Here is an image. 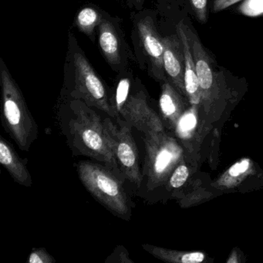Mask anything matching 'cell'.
Instances as JSON below:
<instances>
[{
	"mask_svg": "<svg viewBox=\"0 0 263 263\" xmlns=\"http://www.w3.org/2000/svg\"><path fill=\"white\" fill-rule=\"evenodd\" d=\"M63 133L74 155L85 156L104 164L124 179L118 161L107 142L101 116L79 99L70 101L61 118Z\"/></svg>",
	"mask_w": 263,
	"mask_h": 263,
	"instance_id": "1",
	"label": "cell"
},
{
	"mask_svg": "<svg viewBox=\"0 0 263 263\" xmlns=\"http://www.w3.org/2000/svg\"><path fill=\"white\" fill-rule=\"evenodd\" d=\"M79 179L92 196L110 213L125 221L132 215V201L124 180L99 162L81 161L75 164Z\"/></svg>",
	"mask_w": 263,
	"mask_h": 263,
	"instance_id": "2",
	"label": "cell"
},
{
	"mask_svg": "<svg viewBox=\"0 0 263 263\" xmlns=\"http://www.w3.org/2000/svg\"><path fill=\"white\" fill-rule=\"evenodd\" d=\"M0 78L4 127L20 149L23 152H28L37 139L39 134L37 124L3 60H0Z\"/></svg>",
	"mask_w": 263,
	"mask_h": 263,
	"instance_id": "3",
	"label": "cell"
},
{
	"mask_svg": "<svg viewBox=\"0 0 263 263\" xmlns=\"http://www.w3.org/2000/svg\"><path fill=\"white\" fill-rule=\"evenodd\" d=\"M104 130L107 142L118 161L125 181L137 189L142 184V172L140 168L138 146L132 135L133 127L119 118H104Z\"/></svg>",
	"mask_w": 263,
	"mask_h": 263,
	"instance_id": "4",
	"label": "cell"
},
{
	"mask_svg": "<svg viewBox=\"0 0 263 263\" xmlns=\"http://www.w3.org/2000/svg\"><path fill=\"white\" fill-rule=\"evenodd\" d=\"M75 70L74 88L71 93L73 99H79L87 105L98 109L114 118L111 100L105 86L95 73L92 66L81 53L73 56Z\"/></svg>",
	"mask_w": 263,
	"mask_h": 263,
	"instance_id": "5",
	"label": "cell"
},
{
	"mask_svg": "<svg viewBox=\"0 0 263 263\" xmlns=\"http://www.w3.org/2000/svg\"><path fill=\"white\" fill-rule=\"evenodd\" d=\"M143 141L145 157L140 190L145 185L148 189L155 187L178 156V147L170 141L164 142L160 137L159 132L143 134Z\"/></svg>",
	"mask_w": 263,
	"mask_h": 263,
	"instance_id": "6",
	"label": "cell"
},
{
	"mask_svg": "<svg viewBox=\"0 0 263 263\" xmlns=\"http://www.w3.org/2000/svg\"><path fill=\"white\" fill-rule=\"evenodd\" d=\"M114 118H119L142 134L161 132V122L150 107L144 90L132 91L118 101H111Z\"/></svg>",
	"mask_w": 263,
	"mask_h": 263,
	"instance_id": "7",
	"label": "cell"
},
{
	"mask_svg": "<svg viewBox=\"0 0 263 263\" xmlns=\"http://www.w3.org/2000/svg\"><path fill=\"white\" fill-rule=\"evenodd\" d=\"M138 30L144 51L150 60L154 77L158 80L164 79V43L152 18L141 20L138 24Z\"/></svg>",
	"mask_w": 263,
	"mask_h": 263,
	"instance_id": "8",
	"label": "cell"
},
{
	"mask_svg": "<svg viewBox=\"0 0 263 263\" xmlns=\"http://www.w3.org/2000/svg\"><path fill=\"white\" fill-rule=\"evenodd\" d=\"M164 43V68L172 83L181 90L184 84V55L182 44L177 35L163 38Z\"/></svg>",
	"mask_w": 263,
	"mask_h": 263,
	"instance_id": "9",
	"label": "cell"
},
{
	"mask_svg": "<svg viewBox=\"0 0 263 263\" xmlns=\"http://www.w3.org/2000/svg\"><path fill=\"white\" fill-rule=\"evenodd\" d=\"M177 35L179 36L182 44L184 55V84L185 90L192 104H198L201 99L199 84L197 76L195 59L191 47L190 41L187 33L186 25L181 21L176 27Z\"/></svg>",
	"mask_w": 263,
	"mask_h": 263,
	"instance_id": "10",
	"label": "cell"
},
{
	"mask_svg": "<svg viewBox=\"0 0 263 263\" xmlns=\"http://www.w3.org/2000/svg\"><path fill=\"white\" fill-rule=\"evenodd\" d=\"M0 164L17 184L24 187H31L33 180L27 164L4 137L0 139Z\"/></svg>",
	"mask_w": 263,
	"mask_h": 263,
	"instance_id": "11",
	"label": "cell"
},
{
	"mask_svg": "<svg viewBox=\"0 0 263 263\" xmlns=\"http://www.w3.org/2000/svg\"><path fill=\"white\" fill-rule=\"evenodd\" d=\"M98 41L101 51L107 61L111 64H119L121 62L119 40L115 28L108 21H101Z\"/></svg>",
	"mask_w": 263,
	"mask_h": 263,
	"instance_id": "12",
	"label": "cell"
},
{
	"mask_svg": "<svg viewBox=\"0 0 263 263\" xmlns=\"http://www.w3.org/2000/svg\"><path fill=\"white\" fill-rule=\"evenodd\" d=\"M101 23V15L96 10L90 7L82 9L77 16V26L81 32L87 35H91L95 27Z\"/></svg>",
	"mask_w": 263,
	"mask_h": 263,
	"instance_id": "13",
	"label": "cell"
},
{
	"mask_svg": "<svg viewBox=\"0 0 263 263\" xmlns=\"http://www.w3.org/2000/svg\"><path fill=\"white\" fill-rule=\"evenodd\" d=\"M159 105L161 113L167 118H172L178 110L177 96L170 83L165 82L163 85Z\"/></svg>",
	"mask_w": 263,
	"mask_h": 263,
	"instance_id": "14",
	"label": "cell"
},
{
	"mask_svg": "<svg viewBox=\"0 0 263 263\" xmlns=\"http://www.w3.org/2000/svg\"><path fill=\"white\" fill-rule=\"evenodd\" d=\"M106 263H135L124 246H117L113 252L105 259Z\"/></svg>",
	"mask_w": 263,
	"mask_h": 263,
	"instance_id": "15",
	"label": "cell"
},
{
	"mask_svg": "<svg viewBox=\"0 0 263 263\" xmlns=\"http://www.w3.org/2000/svg\"><path fill=\"white\" fill-rule=\"evenodd\" d=\"M56 259L44 248H34L29 255V263H54Z\"/></svg>",
	"mask_w": 263,
	"mask_h": 263,
	"instance_id": "16",
	"label": "cell"
},
{
	"mask_svg": "<svg viewBox=\"0 0 263 263\" xmlns=\"http://www.w3.org/2000/svg\"><path fill=\"white\" fill-rule=\"evenodd\" d=\"M195 16L200 24L208 21V0H190Z\"/></svg>",
	"mask_w": 263,
	"mask_h": 263,
	"instance_id": "17",
	"label": "cell"
},
{
	"mask_svg": "<svg viewBox=\"0 0 263 263\" xmlns=\"http://www.w3.org/2000/svg\"><path fill=\"white\" fill-rule=\"evenodd\" d=\"M189 177V169L184 165H180L175 169L170 178V184L172 187L178 189L185 182Z\"/></svg>",
	"mask_w": 263,
	"mask_h": 263,
	"instance_id": "18",
	"label": "cell"
},
{
	"mask_svg": "<svg viewBox=\"0 0 263 263\" xmlns=\"http://www.w3.org/2000/svg\"><path fill=\"white\" fill-rule=\"evenodd\" d=\"M240 1L241 0H214L212 4V12L216 13L223 11Z\"/></svg>",
	"mask_w": 263,
	"mask_h": 263,
	"instance_id": "19",
	"label": "cell"
},
{
	"mask_svg": "<svg viewBox=\"0 0 263 263\" xmlns=\"http://www.w3.org/2000/svg\"><path fill=\"white\" fill-rule=\"evenodd\" d=\"M196 125V118L192 114L184 115L179 123V128L183 132H187Z\"/></svg>",
	"mask_w": 263,
	"mask_h": 263,
	"instance_id": "20",
	"label": "cell"
},
{
	"mask_svg": "<svg viewBox=\"0 0 263 263\" xmlns=\"http://www.w3.org/2000/svg\"><path fill=\"white\" fill-rule=\"evenodd\" d=\"M249 163L248 160H245V161H241L240 163H236L234 164L230 170H229V174L232 176H238L240 174L244 173L246 172L248 168H249Z\"/></svg>",
	"mask_w": 263,
	"mask_h": 263,
	"instance_id": "21",
	"label": "cell"
},
{
	"mask_svg": "<svg viewBox=\"0 0 263 263\" xmlns=\"http://www.w3.org/2000/svg\"><path fill=\"white\" fill-rule=\"evenodd\" d=\"M183 263H199L204 260V255L201 252H193L182 255L181 258Z\"/></svg>",
	"mask_w": 263,
	"mask_h": 263,
	"instance_id": "22",
	"label": "cell"
},
{
	"mask_svg": "<svg viewBox=\"0 0 263 263\" xmlns=\"http://www.w3.org/2000/svg\"><path fill=\"white\" fill-rule=\"evenodd\" d=\"M136 1L138 3H141V2H142L143 0H136Z\"/></svg>",
	"mask_w": 263,
	"mask_h": 263,
	"instance_id": "23",
	"label": "cell"
}]
</instances>
